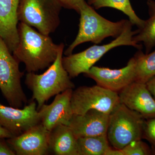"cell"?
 I'll list each match as a JSON object with an SVG mask.
<instances>
[{"instance_id":"obj_1","label":"cell","mask_w":155,"mask_h":155,"mask_svg":"<svg viewBox=\"0 0 155 155\" xmlns=\"http://www.w3.org/2000/svg\"><path fill=\"white\" fill-rule=\"evenodd\" d=\"M18 30L19 43L13 52L17 61L25 64L28 72L49 67L57 58L60 44H55L49 35L38 32L23 22L18 25Z\"/></svg>"},{"instance_id":"obj_2","label":"cell","mask_w":155,"mask_h":155,"mask_svg":"<svg viewBox=\"0 0 155 155\" xmlns=\"http://www.w3.org/2000/svg\"><path fill=\"white\" fill-rule=\"evenodd\" d=\"M64 48L61 43L55 61L45 72L40 75L28 72L25 76V84L32 92L38 110L51 97L75 87L62 64Z\"/></svg>"},{"instance_id":"obj_3","label":"cell","mask_w":155,"mask_h":155,"mask_svg":"<svg viewBox=\"0 0 155 155\" xmlns=\"http://www.w3.org/2000/svg\"><path fill=\"white\" fill-rule=\"evenodd\" d=\"M79 29L76 38L65 51L66 56L72 54L78 45L91 42L98 44L107 38H116L124 30L127 20L122 19L112 22L102 17L92 6L86 3L81 7L79 13Z\"/></svg>"},{"instance_id":"obj_4","label":"cell","mask_w":155,"mask_h":155,"mask_svg":"<svg viewBox=\"0 0 155 155\" xmlns=\"http://www.w3.org/2000/svg\"><path fill=\"white\" fill-rule=\"evenodd\" d=\"M132 25L128 20L121 34L109 43L102 45H94L83 51L63 58L62 64L70 78L77 77L81 73L86 74L103 56L114 48L129 46L141 50L142 45L134 41V36L138 30H132Z\"/></svg>"},{"instance_id":"obj_5","label":"cell","mask_w":155,"mask_h":155,"mask_svg":"<svg viewBox=\"0 0 155 155\" xmlns=\"http://www.w3.org/2000/svg\"><path fill=\"white\" fill-rule=\"evenodd\" d=\"M146 119L120 103L110 114L107 137L113 147L122 150L130 143L143 139Z\"/></svg>"},{"instance_id":"obj_6","label":"cell","mask_w":155,"mask_h":155,"mask_svg":"<svg viewBox=\"0 0 155 155\" xmlns=\"http://www.w3.org/2000/svg\"><path fill=\"white\" fill-rule=\"evenodd\" d=\"M62 8L58 0H20L18 20L49 35L60 25Z\"/></svg>"},{"instance_id":"obj_7","label":"cell","mask_w":155,"mask_h":155,"mask_svg":"<svg viewBox=\"0 0 155 155\" xmlns=\"http://www.w3.org/2000/svg\"><path fill=\"white\" fill-rule=\"evenodd\" d=\"M19 63L0 37V89L10 106L17 108L27 102L21 85L23 72L19 70Z\"/></svg>"},{"instance_id":"obj_8","label":"cell","mask_w":155,"mask_h":155,"mask_svg":"<svg viewBox=\"0 0 155 155\" xmlns=\"http://www.w3.org/2000/svg\"><path fill=\"white\" fill-rule=\"evenodd\" d=\"M71 102L73 114L78 115L91 110L110 114L121 103L118 93L97 84L81 86L73 91Z\"/></svg>"},{"instance_id":"obj_9","label":"cell","mask_w":155,"mask_h":155,"mask_svg":"<svg viewBox=\"0 0 155 155\" xmlns=\"http://www.w3.org/2000/svg\"><path fill=\"white\" fill-rule=\"evenodd\" d=\"M50 132L40 123L20 135L8 138L7 142L16 155H46L50 150Z\"/></svg>"},{"instance_id":"obj_10","label":"cell","mask_w":155,"mask_h":155,"mask_svg":"<svg viewBox=\"0 0 155 155\" xmlns=\"http://www.w3.org/2000/svg\"><path fill=\"white\" fill-rule=\"evenodd\" d=\"M41 123L35 101L23 109L7 107L0 104V125L14 136L20 135L31 127Z\"/></svg>"},{"instance_id":"obj_11","label":"cell","mask_w":155,"mask_h":155,"mask_svg":"<svg viewBox=\"0 0 155 155\" xmlns=\"http://www.w3.org/2000/svg\"><path fill=\"white\" fill-rule=\"evenodd\" d=\"M85 75L94 80L97 85L118 93L136 81L135 60L133 57L125 67L119 69L93 66Z\"/></svg>"},{"instance_id":"obj_12","label":"cell","mask_w":155,"mask_h":155,"mask_svg":"<svg viewBox=\"0 0 155 155\" xmlns=\"http://www.w3.org/2000/svg\"><path fill=\"white\" fill-rule=\"evenodd\" d=\"M72 89L56 95L53 102L44 104L38 110L41 123L51 131L59 125H69L73 115L71 106Z\"/></svg>"},{"instance_id":"obj_13","label":"cell","mask_w":155,"mask_h":155,"mask_svg":"<svg viewBox=\"0 0 155 155\" xmlns=\"http://www.w3.org/2000/svg\"><path fill=\"white\" fill-rule=\"evenodd\" d=\"M120 103L145 119L155 117V99L146 83L134 81L118 92Z\"/></svg>"},{"instance_id":"obj_14","label":"cell","mask_w":155,"mask_h":155,"mask_svg":"<svg viewBox=\"0 0 155 155\" xmlns=\"http://www.w3.org/2000/svg\"><path fill=\"white\" fill-rule=\"evenodd\" d=\"M110 114L91 110L82 115L73 114L69 126L78 138L107 135Z\"/></svg>"},{"instance_id":"obj_15","label":"cell","mask_w":155,"mask_h":155,"mask_svg":"<svg viewBox=\"0 0 155 155\" xmlns=\"http://www.w3.org/2000/svg\"><path fill=\"white\" fill-rule=\"evenodd\" d=\"M20 0H0V37L11 52L19 43L18 9Z\"/></svg>"},{"instance_id":"obj_16","label":"cell","mask_w":155,"mask_h":155,"mask_svg":"<svg viewBox=\"0 0 155 155\" xmlns=\"http://www.w3.org/2000/svg\"><path fill=\"white\" fill-rule=\"evenodd\" d=\"M49 150L57 155H79L78 138L69 125H61L50 132Z\"/></svg>"},{"instance_id":"obj_17","label":"cell","mask_w":155,"mask_h":155,"mask_svg":"<svg viewBox=\"0 0 155 155\" xmlns=\"http://www.w3.org/2000/svg\"><path fill=\"white\" fill-rule=\"evenodd\" d=\"M147 4L149 17L145 20L143 27L137 29L138 32L133 37L136 43L143 44L146 54L150 52L155 47V1L147 0Z\"/></svg>"},{"instance_id":"obj_18","label":"cell","mask_w":155,"mask_h":155,"mask_svg":"<svg viewBox=\"0 0 155 155\" xmlns=\"http://www.w3.org/2000/svg\"><path fill=\"white\" fill-rule=\"evenodd\" d=\"M88 4L95 9L110 8L121 11L128 17L132 25H136L138 29L144 25L145 20L136 14L130 0H88Z\"/></svg>"},{"instance_id":"obj_19","label":"cell","mask_w":155,"mask_h":155,"mask_svg":"<svg viewBox=\"0 0 155 155\" xmlns=\"http://www.w3.org/2000/svg\"><path fill=\"white\" fill-rule=\"evenodd\" d=\"M136 61V81L146 83L155 76V50L144 54L138 50L134 56Z\"/></svg>"},{"instance_id":"obj_20","label":"cell","mask_w":155,"mask_h":155,"mask_svg":"<svg viewBox=\"0 0 155 155\" xmlns=\"http://www.w3.org/2000/svg\"><path fill=\"white\" fill-rule=\"evenodd\" d=\"M79 155H105L110 147L107 135L78 138Z\"/></svg>"},{"instance_id":"obj_21","label":"cell","mask_w":155,"mask_h":155,"mask_svg":"<svg viewBox=\"0 0 155 155\" xmlns=\"http://www.w3.org/2000/svg\"><path fill=\"white\" fill-rule=\"evenodd\" d=\"M122 150L123 155H153L151 147L142 140L132 142Z\"/></svg>"},{"instance_id":"obj_22","label":"cell","mask_w":155,"mask_h":155,"mask_svg":"<svg viewBox=\"0 0 155 155\" xmlns=\"http://www.w3.org/2000/svg\"><path fill=\"white\" fill-rule=\"evenodd\" d=\"M143 139L149 143L153 155H155V117L145 121Z\"/></svg>"},{"instance_id":"obj_23","label":"cell","mask_w":155,"mask_h":155,"mask_svg":"<svg viewBox=\"0 0 155 155\" xmlns=\"http://www.w3.org/2000/svg\"><path fill=\"white\" fill-rule=\"evenodd\" d=\"M62 7L72 9L79 13L81 8L86 3L85 0H58Z\"/></svg>"},{"instance_id":"obj_24","label":"cell","mask_w":155,"mask_h":155,"mask_svg":"<svg viewBox=\"0 0 155 155\" xmlns=\"http://www.w3.org/2000/svg\"><path fill=\"white\" fill-rule=\"evenodd\" d=\"M5 139L0 137V155H16Z\"/></svg>"},{"instance_id":"obj_25","label":"cell","mask_w":155,"mask_h":155,"mask_svg":"<svg viewBox=\"0 0 155 155\" xmlns=\"http://www.w3.org/2000/svg\"><path fill=\"white\" fill-rule=\"evenodd\" d=\"M146 84L151 94L155 99V76L148 81Z\"/></svg>"},{"instance_id":"obj_26","label":"cell","mask_w":155,"mask_h":155,"mask_svg":"<svg viewBox=\"0 0 155 155\" xmlns=\"http://www.w3.org/2000/svg\"><path fill=\"white\" fill-rule=\"evenodd\" d=\"M13 135L8 130L0 125V137L4 138H9L13 137Z\"/></svg>"},{"instance_id":"obj_27","label":"cell","mask_w":155,"mask_h":155,"mask_svg":"<svg viewBox=\"0 0 155 155\" xmlns=\"http://www.w3.org/2000/svg\"><path fill=\"white\" fill-rule=\"evenodd\" d=\"M105 155H123V153L122 150L117 149L110 147L107 150Z\"/></svg>"}]
</instances>
